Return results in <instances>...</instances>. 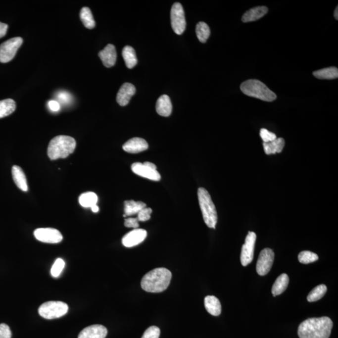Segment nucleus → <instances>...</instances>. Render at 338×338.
Instances as JSON below:
<instances>
[{
  "label": "nucleus",
  "instance_id": "1",
  "mask_svg": "<svg viewBox=\"0 0 338 338\" xmlns=\"http://www.w3.org/2000/svg\"><path fill=\"white\" fill-rule=\"evenodd\" d=\"M333 323L328 317L309 318L300 324L299 338H329Z\"/></svg>",
  "mask_w": 338,
  "mask_h": 338
},
{
  "label": "nucleus",
  "instance_id": "2",
  "mask_svg": "<svg viewBox=\"0 0 338 338\" xmlns=\"http://www.w3.org/2000/svg\"><path fill=\"white\" fill-rule=\"evenodd\" d=\"M172 279L171 272L166 268L153 269L144 275L141 287L148 292H161L169 287Z\"/></svg>",
  "mask_w": 338,
  "mask_h": 338
},
{
  "label": "nucleus",
  "instance_id": "3",
  "mask_svg": "<svg viewBox=\"0 0 338 338\" xmlns=\"http://www.w3.org/2000/svg\"><path fill=\"white\" fill-rule=\"evenodd\" d=\"M76 141L73 137L58 136L51 139L48 146V155L51 160L67 158L74 152Z\"/></svg>",
  "mask_w": 338,
  "mask_h": 338
},
{
  "label": "nucleus",
  "instance_id": "4",
  "mask_svg": "<svg viewBox=\"0 0 338 338\" xmlns=\"http://www.w3.org/2000/svg\"><path fill=\"white\" fill-rule=\"evenodd\" d=\"M241 91L247 96L266 101L275 100L277 96L263 83L257 80H249L241 86Z\"/></svg>",
  "mask_w": 338,
  "mask_h": 338
},
{
  "label": "nucleus",
  "instance_id": "5",
  "mask_svg": "<svg viewBox=\"0 0 338 338\" xmlns=\"http://www.w3.org/2000/svg\"><path fill=\"white\" fill-rule=\"evenodd\" d=\"M197 195L205 223L209 228H216L217 222V210L209 193L206 189L200 188L198 189Z\"/></svg>",
  "mask_w": 338,
  "mask_h": 338
},
{
  "label": "nucleus",
  "instance_id": "6",
  "mask_svg": "<svg viewBox=\"0 0 338 338\" xmlns=\"http://www.w3.org/2000/svg\"><path fill=\"white\" fill-rule=\"evenodd\" d=\"M68 311V306L62 301H48L40 306L39 313L40 316L47 320H53L61 318Z\"/></svg>",
  "mask_w": 338,
  "mask_h": 338
},
{
  "label": "nucleus",
  "instance_id": "7",
  "mask_svg": "<svg viewBox=\"0 0 338 338\" xmlns=\"http://www.w3.org/2000/svg\"><path fill=\"white\" fill-rule=\"evenodd\" d=\"M23 42L22 38L15 37L2 44L0 46V62L5 63L13 60Z\"/></svg>",
  "mask_w": 338,
  "mask_h": 338
},
{
  "label": "nucleus",
  "instance_id": "8",
  "mask_svg": "<svg viewBox=\"0 0 338 338\" xmlns=\"http://www.w3.org/2000/svg\"><path fill=\"white\" fill-rule=\"evenodd\" d=\"M171 25L172 29L177 35H182L186 28L185 13L180 3L173 4L171 11Z\"/></svg>",
  "mask_w": 338,
  "mask_h": 338
},
{
  "label": "nucleus",
  "instance_id": "9",
  "mask_svg": "<svg viewBox=\"0 0 338 338\" xmlns=\"http://www.w3.org/2000/svg\"><path fill=\"white\" fill-rule=\"evenodd\" d=\"M256 235L254 232L249 231L245 238V244L242 245L241 254V262L243 266H247L254 258Z\"/></svg>",
  "mask_w": 338,
  "mask_h": 338
},
{
  "label": "nucleus",
  "instance_id": "10",
  "mask_svg": "<svg viewBox=\"0 0 338 338\" xmlns=\"http://www.w3.org/2000/svg\"><path fill=\"white\" fill-rule=\"evenodd\" d=\"M35 238L40 242L57 244L63 240V236L57 229L53 228H39L34 231Z\"/></svg>",
  "mask_w": 338,
  "mask_h": 338
},
{
  "label": "nucleus",
  "instance_id": "11",
  "mask_svg": "<svg viewBox=\"0 0 338 338\" xmlns=\"http://www.w3.org/2000/svg\"><path fill=\"white\" fill-rule=\"evenodd\" d=\"M274 259L273 250L266 248L260 253L257 262L256 271L260 276H265L270 271Z\"/></svg>",
  "mask_w": 338,
  "mask_h": 338
},
{
  "label": "nucleus",
  "instance_id": "12",
  "mask_svg": "<svg viewBox=\"0 0 338 338\" xmlns=\"http://www.w3.org/2000/svg\"><path fill=\"white\" fill-rule=\"evenodd\" d=\"M147 236V233L143 229H135L122 238V244L126 247H132L143 242Z\"/></svg>",
  "mask_w": 338,
  "mask_h": 338
},
{
  "label": "nucleus",
  "instance_id": "13",
  "mask_svg": "<svg viewBox=\"0 0 338 338\" xmlns=\"http://www.w3.org/2000/svg\"><path fill=\"white\" fill-rule=\"evenodd\" d=\"M132 171L138 176L153 181H159L161 176L157 170H153L145 166L143 163H134L131 166Z\"/></svg>",
  "mask_w": 338,
  "mask_h": 338
},
{
  "label": "nucleus",
  "instance_id": "14",
  "mask_svg": "<svg viewBox=\"0 0 338 338\" xmlns=\"http://www.w3.org/2000/svg\"><path fill=\"white\" fill-rule=\"evenodd\" d=\"M107 333L108 331L105 326L100 325H91L83 330L78 338H105Z\"/></svg>",
  "mask_w": 338,
  "mask_h": 338
},
{
  "label": "nucleus",
  "instance_id": "15",
  "mask_svg": "<svg viewBox=\"0 0 338 338\" xmlns=\"http://www.w3.org/2000/svg\"><path fill=\"white\" fill-rule=\"evenodd\" d=\"M148 148V143L144 139L139 137H134L130 139L123 145V149L125 152L131 153H137L144 152L147 150Z\"/></svg>",
  "mask_w": 338,
  "mask_h": 338
},
{
  "label": "nucleus",
  "instance_id": "16",
  "mask_svg": "<svg viewBox=\"0 0 338 338\" xmlns=\"http://www.w3.org/2000/svg\"><path fill=\"white\" fill-rule=\"evenodd\" d=\"M136 87L130 83H125L120 87L117 96V101L120 106H125L129 103L131 98L136 94Z\"/></svg>",
  "mask_w": 338,
  "mask_h": 338
},
{
  "label": "nucleus",
  "instance_id": "17",
  "mask_svg": "<svg viewBox=\"0 0 338 338\" xmlns=\"http://www.w3.org/2000/svg\"><path fill=\"white\" fill-rule=\"evenodd\" d=\"M98 56L105 67H113L117 60V51L115 46L112 44L107 45L102 50L99 52Z\"/></svg>",
  "mask_w": 338,
  "mask_h": 338
},
{
  "label": "nucleus",
  "instance_id": "18",
  "mask_svg": "<svg viewBox=\"0 0 338 338\" xmlns=\"http://www.w3.org/2000/svg\"><path fill=\"white\" fill-rule=\"evenodd\" d=\"M156 111L158 115L163 117H169L172 111V105L169 97L163 95L158 98L156 103Z\"/></svg>",
  "mask_w": 338,
  "mask_h": 338
},
{
  "label": "nucleus",
  "instance_id": "19",
  "mask_svg": "<svg viewBox=\"0 0 338 338\" xmlns=\"http://www.w3.org/2000/svg\"><path fill=\"white\" fill-rule=\"evenodd\" d=\"M268 8L266 6H257L249 9L242 16L243 22H254L263 17L268 13Z\"/></svg>",
  "mask_w": 338,
  "mask_h": 338
},
{
  "label": "nucleus",
  "instance_id": "20",
  "mask_svg": "<svg viewBox=\"0 0 338 338\" xmlns=\"http://www.w3.org/2000/svg\"><path fill=\"white\" fill-rule=\"evenodd\" d=\"M14 182L20 190L27 192L28 190L27 177L22 168L18 165H14L11 170Z\"/></svg>",
  "mask_w": 338,
  "mask_h": 338
},
{
  "label": "nucleus",
  "instance_id": "21",
  "mask_svg": "<svg viewBox=\"0 0 338 338\" xmlns=\"http://www.w3.org/2000/svg\"><path fill=\"white\" fill-rule=\"evenodd\" d=\"M205 308L212 316H219L221 313V304L218 298L214 295H207L204 299Z\"/></svg>",
  "mask_w": 338,
  "mask_h": 338
},
{
  "label": "nucleus",
  "instance_id": "22",
  "mask_svg": "<svg viewBox=\"0 0 338 338\" xmlns=\"http://www.w3.org/2000/svg\"><path fill=\"white\" fill-rule=\"evenodd\" d=\"M290 279L287 274H281L274 283L272 288V293L274 296L280 295L285 292L289 285Z\"/></svg>",
  "mask_w": 338,
  "mask_h": 338
},
{
  "label": "nucleus",
  "instance_id": "23",
  "mask_svg": "<svg viewBox=\"0 0 338 338\" xmlns=\"http://www.w3.org/2000/svg\"><path fill=\"white\" fill-rule=\"evenodd\" d=\"M285 145V141L283 138H277L276 140L268 143H263L264 152L267 155L281 153Z\"/></svg>",
  "mask_w": 338,
  "mask_h": 338
},
{
  "label": "nucleus",
  "instance_id": "24",
  "mask_svg": "<svg viewBox=\"0 0 338 338\" xmlns=\"http://www.w3.org/2000/svg\"><path fill=\"white\" fill-rule=\"evenodd\" d=\"M122 56L127 67L131 69L137 64L136 51L131 46H125L122 50Z\"/></svg>",
  "mask_w": 338,
  "mask_h": 338
},
{
  "label": "nucleus",
  "instance_id": "25",
  "mask_svg": "<svg viewBox=\"0 0 338 338\" xmlns=\"http://www.w3.org/2000/svg\"><path fill=\"white\" fill-rule=\"evenodd\" d=\"M124 212L126 216L137 214L141 210L146 207L145 203L141 201H134L133 200H126L124 202Z\"/></svg>",
  "mask_w": 338,
  "mask_h": 338
},
{
  "label": "nucleus",
  "instance_id": "26",
  "mask_svg": "<svg viewBox=\"0 0 338 338\" xmlns=\"http://www.w3.org/2000/svg\"><path fill=\"white\" fill-rule=\"evenodd\" d=\"M313 75L318 79H336L338 77V70L337 67L323 68L313 72Z\"/></svg>",
  "mask_w": 338,
  "mask_h": 338
},
{
  "label": "nucleus",
  "instance_id": "27",
  "mask_svg": "<svg viewBox=\"0 0 338 338\" xmlns=\"http://www.w3.org/2000/svg\"><path fill=\"white\" fill-rule=\"evenodd\" d=\"M16 109V103L13 99L8 98L0 101V119L7 117Z\"/></svg>",
  "mask_w": 338,
  "mask_h": 338
},
{
  "label": "nucleus",
  "instance_id": "28",
  "mask_svg": "<svg viewBox=\"0 0 338 338\" xmlns=\"http://www.w3.org/2000/svg\"><path fill=\"white\" fill-rule=\"evenodd\" d=\"M80 17L85 27L88 29H93L96 27V22H95L93 15L88 7H84L82 8L80 13Z\"/></svg>",
  "mask_w": 338,
  "mask_h": 338
},
{
  "label": "nucleus",
  "instance_id": "29",
  "mask_svg": "<svg viewBox=\"0 0 338 338\" xmlns=\"http://www.w3.org/2000/svg\"><path fill=\"white\" fill-rule=\"evenodd\" d=\"M79 203L82 207L88 208L96 205L98 202V197L96 193L88 192L82 193L79 197Z\"/></svg>",
  "mask_w": 338,
  "mask_h": 338
},
{
  "label": "nucleus",
  "instance_id": "30",
  "mask_svg": "<svg viewBox=\"0 0 338 338\" xmlns=\"http://www.w3.org/2000/svg\"><path fill=\"white\" fill-rule=\"evenodd\" d=\"M196 35L201 43H205L210 35L209 26L204 22H199L196 26Z\"/></svg>",
  "mask_w": 338,
  "mask_h": 338
},
{
  "label": "nucleus",
  "instance_id": "31",
  "mask_svg": "<svg viewBox=\"0 0 338 338\" xmlns=\"http://www.w3.org/2000/svg\"><path fill=\"white\" fill-rule=\"evenodd\" d=\"M327 292V287L325 285H320L314 288L309 293L307 299L309 302H315L321 299Z\"/></svg>",
  "mask_w": 338,
  "mask_h": 338
},
{
  "label": "nucleus",
  "instance_id": "32",
  "mask_svg": "<svg viewBox=\"0 0 338 338\" xmlns=\"http://www.w3.org/2000/svg\"><path fill=\"white\" fill-rule=\"evenodd\" d=\"M318 255L313 252L304 250L299 253L298 256L299 261L302 264H308L318 261Z\"/></svg>",
  "mask_w": 338,
  "mask_h": 338
},
{
  "label": "nucleus",
  "instance_id": "33",
  "mask_svg": "<svg viewBox=\"0 0 338 338\" xmlns=\"http://www.w3.org/2000/svg\"><path fill=\"white\" fill-rule=\"evenodd\" d=\"M65 266V261L62 259L58 258L56 259L51 269V276L54 278H58V276H60L63 269H64Z\"/></svg>",
  "mask_w": 338,
  "mask_h": 338
},
{
  "label": "nucleus",
  "instance_id": "34",
  "mask_svg": "<svg viewBox=\"0 0 338 338\" xmlns=\"http://www.w3.org/2000/svg\"><path fill=\"white\" fill-rule=\"evenodd\" d=\"M160 330L155 326H150L144 333L142 338H159Z\"/></svg>",
  "mask_w": 338,
  "mask_h": 338
},
{
  "label": "nucleus",
  "instance_id": "35",
  "mask_svg": "<svg viewBox=\"0 0 338 338\" xmlns=\"http://www.w3.org/2000/svg\"><path fill=\"white\" fill-rule=\"evenodd\" d=\"M260 136H261L264 143H270V142L276 140L277 139L275 134L269 132L266 129H262L260 131Z\"/></svg>",
  "mask_w": 338,
  "mask_h": 338
},
{
  "label": "nucleus",
  "instance_id": "36",
  "mask_svg": "<svg viewBox=\"0 0 338 338\" xmlns=\"http://www.w3.org/2000/svg\"><path fill=\"white\" fill-rule=\"evenodd\" d=\"M152 210L151 208L145 207L140 210L137 214V219L139 221L144 222L148 221L150 219V215L152 214Z\"/></svg>",
  "mask_w": 338,
  "mask_h": 338
},
{
  "label": "nucleus",
  "instance_id": "37",
  "mask_svg": "<svg viewBox=\"0 0 338 338\" xmlns=\"http://www.w3.org/2000/svg\"><path fill=\"white\" fill-rule=\"evenodd\" d=\"M10 328L6 324H0V338H11Z\"/></svg>",
  "mask_w": 338,
  "mask_h": 338
},
{
  "label": "nucleus",
  "instance_id": "38",
  "mask_svg": "<svg viewBox=\"0 0 338 338\" xmlns=\"http://www.w3.org/2000/svg\"><path fill=\"white\" fill-rule=\"evenodd\" d=\"M125 226L127 228L138 229L139 220L137 218H128L125 220Z\"/></svg>",
  "mask_w": 338,
  "mask_h": 338
},
{
  "label": "nucleus",
  "instance_id": "39",
  "mask_svg": "<svg viewBox=\"0 0 338 338\" xmlns=\"http://www.w3.org/2000/svg\"><path fill=\"white\" fill-rule=\"evenodd\" d=\"M57 97L63 103L69 102L71 99L70 95L67 93V92H60L57 95Z\"/></svg>",
  "mask_w": 338,
  "mask_h": 338
},
{
  "label": "nucleus",
  "instance_id": "40",
  "mask_svg": "<svg viewBox=\"0 0 338 338\" xmlns=\"http://www.w3.org/2000/svg\"><path fill=\"white\" fill-rule=\"evenodd\" d=\"M48 105L49 109L53 111V112H58L60 110V106L58 101L55 100L49 101Z\"/></svg>",
  "mask_w": 338,
  "mask_h": 338
},
{
  "label": "nucleus",
  "instance_id": "41",
  "mask_svg": "<svg viewBox=\"0 0 338 338\" xmlns=\"http://www.w3.org/2000/svg\"><path fill=\"white\" fill-rule=\"evenodd\" d=\"M8 26L5 23L0 22V39L5 36Z\"/></svg>",
  "mask_w": 338,
  "mask_h": 338
},
{
  "label": "nucleus",
  "instance_id": "42",
  "mask_svg": "<svg viewBox=\"0 0 338 338\" xmlns=\"http://www.w3.org/2000/svg\"><path fill=\"white\" fill-rule=\"evenodd\" d=\"M143 164L145 165V166L150 168L151 169L157 170V167H156V165L152 162H145Z\"/></svg>",
  "mask_w": 338,
  "mask_h": 338
},
{
  "label": "nucleus",
  "instance_id": "43",
  "mask_svg": "<svg viewBox=\"0 0 338 338\" xmlns=\"http://www.w3.org/2000/svg\"><path fill=\"white\" fill-rule=\"evenodd\" d=\"M91 209L92 210V212H95V213H97V212H98L99 211V207L97 205H94V206H92L91 207Z\"/></svg>",
  "mask_w": 338,
  "mask_h": 338
},
{
  "label": "nucleus",
  "instance_id": "44",
  "mask_svg": "<svg viewBox=\"0 0 338 338\" xmlns=\"http://www.w3.org/2000/svg\"><path fill=\"white\" fill-rule=\"evenodd\" d=\"M334 16L335 18L337 19V20H338V7H337V8L335 9V13H334Z\"/></svg>",
  "mask_w": 338,
  "mask_h": 338
}]
</instances>
